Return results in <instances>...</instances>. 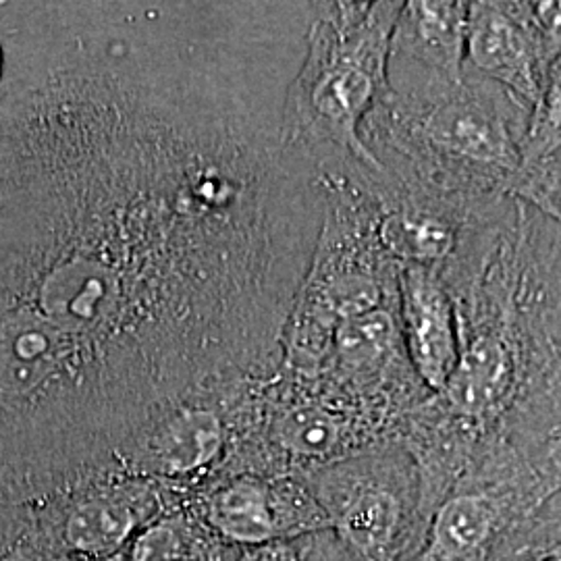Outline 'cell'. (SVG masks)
<instances>
[{"mask_svg":"<svg viewBox=\"0 0 561 561\" xmlns=\"http://www.w3.org/2000/svg\"><path fill=\"white\" fill-rule=\"evenodd\" d=\"M90 121V141L76 123L48 146L25 121L41 141L0 144L7 445L83 447L108 382L144 428L271 377L321 233L308 169L213 81L125 71L119 125Z\"/></svg>","mask_w":561,"mask_h":561,"instance_id":"cell-1","label":"cell"},{"mask_svg":"<svg viewBox=\"0 0 561 561\" xmlns=\"http://www.w3.org/2000/svg\"><path fill=\"white\" fill-rule=\"evenodd\" d=\"M389 85L364 125L387 171L472 206L512 198L530 121L520 101L468 69L449 83L389 67Z\"/></svg>","mask_w":561,"mask_h":561,"instance_id":"cell-2","label":"cell"},{"mask_svg":"<svg viewBox=\"0 0 561 561\" xmlns=\"http://www.w3.org/2000/svg\"><path fill=\"white\" fill-rule=\"evenodd\" d=\"M403 2H317L300 67L283 102V144L319 175H362L382 164L364 125L389 85L393 32Z\"/></svg>","mask_w":561,"mask_h":561,"instance_id":"cell-3","label":"cell"},{"mask_svg":"<svg viewBox=\"0 0 561 561\" xmlns=\"http://www.w3.org/2000/svg\"><path fill=\"white\" fill-rule=\"evenodd\" d=\"M324 217L312 261L283 331L280 368L317 375L341 322L400 301V264L379 238L366 181L319 175Z\"/></svg>","mask_w":561,"mask_h":561,"instance_id":"cell-4","label":"cell"},{"mask_svg":"<svg viewBox=\"0 0 561 561\" xmlns=\"http://www.w3.org/2000/svg\"><path fill=\"white\" fill-rule=\"evenodd\" d=\"M331 533L360 561H410L435 505L421 468L400 443H382L300 477Z\"/></svg>","mask_w":561,"mask_h":561,"instance_id":"cell-5","label":"cell"},{"mask_svg":"<svg viewBox=\"0 0 561 561\" xmlns=\"http://www.w3.org/2000/svg\"><path fill=\"white\" fill-rule=\"evenodd\" d=\"M202 520L229 545L256 549L329 533V520L300 477L240 472L202 502Z\"/></svg>","mask_w":561,"mask_h":561,"instance_id":"cell-6","label":"cell"},{"mask_svg":"<svg viewBox=\"0 0 561 561\" xmlns=\"http://www.w3.org/2000/svg\"><path fill=\"white\" fill-rule=\"evenodd\" d=\"M558 55L542 32L533 2H470L466 69L502 85L530 115Z\"/></svg>","mask_w":561,"mask_h":561,"instance_id":"cell-7","label":"cell"},{"mask_svg":"<svg viewBox=\"0 0 561 561\" xmlns=\"http://www.w3.org/2000/svg\"><path fill=\"white\" fill-rule=\"evenodd\" d=\"M500 439L537 507L561 493V358L535 356Z\"/></svg>","mask_w":561,"mask_h":561,"instance_id":"cell-8","label":"cell"},{"mask_svg":"<svg viewBox=\"0 0 561 561\" xmlns=\"http://www.w3.org/2000/svg\"><path fill=\"white\" fill-rule=\"evenodd\" d=\"M400 322L408 360L424 389L442 396L458 356L456 308L442 273L428 266H400Z\"/></svg>","mask_w":561,"mask_h":561,"instance_id":"cell-9","label":"cell"},{"mask_svg":"<svg viewBox=\"0 0 561 561\" xmlns=\"http://www.w3.org/2000/svg\"><path fill=\"white\" fill-rule=\"evenodd\" d=\"M470 2H403L391 42L389 67L426 80H466V41Z\"/></svg>","mask_w":561,"mask_h":561,"instance_id":"cell-10","label":"cell"},{"mask_svg":"<svg viewBox=\"0 0 561 561\" xmlns=\"http://www.w3.org/2000/svg\"><path fill=\"white\" fill-rule=\"evenodd\" d=\"M148 510L129 500L94 497L73 507L65 522L67 545L90 560L104 558L131 537Z\"/></svg>","mask_w":561,"mask_h":561,"instance_id":"cell-11","label":"cell"},{"mask_svg":"<svg viewBox=\"0 0 561 561\" xmlns=\"http://www.w3.org/2000/svg\"><path fill=\"white\" fill-rule=\"evenodd\" d=\"M491 561H561V493L518 522Z\"/></svg>","mask_w":561,"mask_h":561,"instance_id":"cell-12","label":"cell"},{"mask_svg":"<svg viewBox=\"0 0 561 561\" xmlns=\"http://www.w3.org/2000/svg\"><path fill=\"white\" fill-rule=\"evenodd\" d=\"M131 561H210V553L194 522L183 514H169L136 537Z\"/></svg>","mask_w":561,"mask_h":561,"instance_id":"cell-13","label":"cell"},{"mask_svg":"<svg viewBox=\"0 0 561 561\" xmlns=\"http://www.w3.org/2000/svg\"><path fill=\"white\" fill-rule=\"evenodd\" d=\"M561 154V53L553 59L524 138V171ZM522 171V173H524Z\"/></svg>","mask_w":561,"mask_h":561,"instance_id":"cell-14","label":"cell"},{"mask_svg":"<svg viewBox=\"0 0 561 561\" xmlns=\"http://www.w3.org/2000/svg\"><path fill=\"white\" fill-rule=\"evenodd\" d=\"M300 542L304 561H360L337 541L331 530L306 537Z\"/></svg>","mask_w":561,"mask_h":561,"instance_id":"cell-15","label":"cell"},{"mask_svg":"<svg viewBox=\"0 0 561 561\" xmlns=\"http://www.w3.org/2000/svg\"><path fill=\"white\" fill-rule=\"evenodd\" d=\"M300 541L273 542L250 549L243 561H304Z\"/></svg>","mask_w":561,"mask_h":561,"instance_id":"cell-16","label":"cell"},{"mask_svg":"<svg viewBox=\"0 0 561 561\" xmlns=\"http://www.w3.org/2000/svg\"><path fill=\"white\" fill-rule=\"evenodd\" d=\"M119 90H121V69H119ZM117 108H119V96H117Z\"/></svg>","mask_w":561,"mask_h":561,"instance_id":"cell-17","label":"cell"},{"mask_svg":"<svg viewBox=\"0 0 561 561\" xmlns=\"http://www.w3.org/2000/svg\"><path fill=\"white\" fill-rule=\"evenodd\" d=\"M83 561H106V560H83Z\"/></svg>","mask_w":561,"mask_h":561,"instance_id":"cell-18","label":"cell"}]
</instances>
